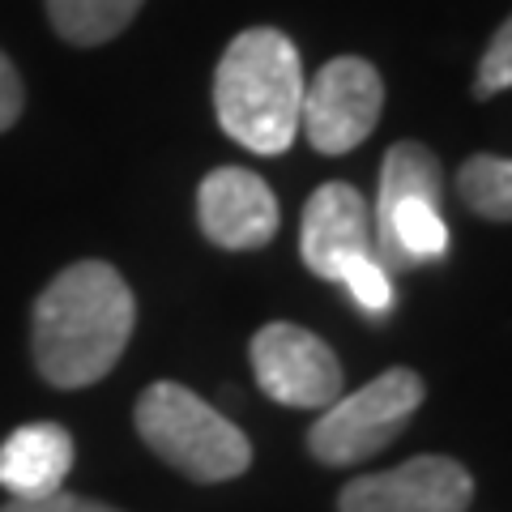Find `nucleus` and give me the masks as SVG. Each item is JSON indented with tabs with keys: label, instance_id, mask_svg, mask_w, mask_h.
Listing matches in <instances>:
<instances>
[{
	"label": "nucleus",
	"instance_id": "obj_16",
	"mask_svg": "<svg viewBox=\"0 0 512 512\" xmlns=\"http://www.w3.org/2000/svg\"><path fill=\"white\" fill-rule=\"evenodd\" d=\"M0 512H116L99 500H86V495H69V491H52V495H39V500H9Z\"/></svg>",
	"mask_w": 512,
	"mask_h": 512
},
{
	"label": "nucleus",
	"instance_id": "obj_11",
	"mask_svg": "<svg viewBox=\"0 0 512 512\" xmlns=\"http://www.w3.org/2000/svg\"><path fill=\"white\" fill-rule=\"evenodd\" d=\"M73 470V436L60 423H26L0 444V487L9 500H39L64 487Z\"/></svg>",
	"mask_w": 512,
	"mask_h": 512
},
{
	"label": "nucleus",
	"instance_id": "obj_4",
	"mask_svg": "<svg viewBox=\"0 0 512 512\" xmlns=\"http://www.w3.org/2000/svg\"><path fill=\"white\" fill-rule=\"evenodd\" d=\"M137 436L197 483H227L252 461L244 431L175 380H158L137 397Z\"/></svg>",
	"mask_w": 512,
	"mask_h": 512
},
{
	"label": "nucleus",
	"instance_id": "obj_9",
	"mask_svg": "<svg viewBox=\"0 0 512 512\" xmlns=\"http://www.w3.org/2000/svg\"><path fill=\"white\" fill-rule=\"evenodd\" d=\"M197 222L205 239L227 252L265 248L278 235V197L256 171L218 167L197 188Z\"/></svg>",
	"mask_w": 512,
	"mask_h": 512
},
{
	"label": "nucleus",
	"instance_id": "obj_17",
	"mask_svg": "<svg viewBox=\"0 0 512 512\" xmlns=\"http://www.w3.org/2000/svg\"><path fill=\"white\" fill-rule=\"evenodd\" d=\"M22 107H26V90H22V77L18 69H13V60L0 52V133L5 128L18 124L22 116Z\"/></svg>",
	"mask_w": 512,
	"mask_h": 512
},
{
	"label": "nucleus",
	"instance_id": "obj_2",
	"mask_svg": "<svg viewBox=\"0 0 512 512\" xmlns=\"http://www.w3.org/2000/svg\"><path fill=\"white\" fill-rule=\"evenodd\" d=\"M303 86L308 82L299 52L282 30H239L214 73V111L222 133L252 154H286L299 137Z\"/></svg>",
	"mask_w": 512,
	"mask_h": 512
},
{
	"label": "nucleus",
	"instance_id": "obj_5",
	"mask_svg": "<svg viewBox=\"0 0 512 512\" xmlns=\"http://www.w3.org/2000/svg\"><path fill=\"white\" fill-rule=\"evenodd\" d=\"M423 406V380L410 367H389L359 393L338 397L308 431V448L325 466H359L389 448Z\"/></svg>",
	"mask_w": 512,
	"mask_h": 512
},
{
	"label": "nucleus",
	"instance_id": "obj_15",
	"mask_svg": "<svg viewBox=\"0 0 512 512\" xmlns=\"http://www.w3.org/2000/svg\"><path fill=\"white\" fill-rule=\"evenodd\" d=\"M500 90H512V18L491 35L474 77V99H495Z\"/></svg>",
	"mask_w": 512,
	"mask_h": 512
},
{
	"label": "nucleus",
	"instance_id": "obj_12",
	"mask_svg": "<svg viewBox=\"0 0 512 512\" xmlns=\"http://www.w3.org/2000/svg\"><path fill=\"white\" fill-rule=\"evenodd\" d=\"M146 0H47L56 35L73 47H99L128 30Z\"/></svg>",
	"mask_w": 512,
	"mask_h": 512
},
{
	"label": "nucleus",
	"instance_id": "obj_10",
	"mask_svg": "<svg viewBox=\"0 0 512 512\" xmlns=\"http://www.w3.org/2000/svg\"><path fill=\"white\" fill-rule=\"evenodd\" d=\"M299 252L303 265L325 282H338L342 265L355 261V256H376L372 210L359 197V188L333 180L312 192L299 222Z\"/></svg>",
	"mask_w": 512,
	"mask_h": 512
},
{
	"label": "nucleus",
	"instance_id": "obj_13",
	"mask_svg": "<svg viewBox=\"0 0 512 512\" xmlns=\"http://www.w3.org/2000/svg\"><path fill=\"white\" fill-rule=\"evenodd\" d=\"M461 201L470 205L478 218L512 222V158L474 154L457 175Z\"/></svg>",
	"mask_w": 512,
	"mask_h": 512
},
{
	"label": "nucleus",
	"instance_id": "obj_3",
	"mask_svg": "<svg viewBox=\"0 0 512 512\" xmlns=\"http://www.w3.org/2000/svg\"><path fill=\"white\" fill-rule=\"evenodd\" d=\"M444 171L419 141H397L384 154L380 192L372 210L376 256L384 269H414L448 252V222L440 214Z\"/></svg>",
	"mask_w": 512,
	"mask_h": 512
},
{
	"label": "nucleus",
	"instance_id": "obj_14",
	"mask_svg": "<svg viewBox=\"0 0 512 512\" xmlns=\"http://www.w3.org/2000/svg\"><path fill=\"white\" fill-rule=\"evenodd\" d=\"M338 282L346 286L350 299H355L363 312L384 316L393 308V282H389V269L380 265V256H355V261H346Z\"/></svg>",
	"mask_w": 512,
	"mask_h": 512
},
{
	"label": "nucleus",
	"instance_id": "obj_6",
	"mask_svg": "<svg viewBox=\"0 0 512 512\" xmlns=\"http://www.w3.org/2000/svg\"><path fill=\"white\" fill-rule=\"evenodd\" d=\"M384 111V82L372 60L363 56H338L303 86V111L299 133L320 154H350L372 137V128Z\"/></svg>",
	"mask_w": 512,
	"mask_h": 512
},
{
	"label": "nucleus",
	"instance_id": "obj_1",
	"mask_svg": "<svg viewBox=\"0 0 512 512\" xmlns=\"http://www.w3.org/2000/svg\"><path fill=\"white\" fill-rule=\"evenodd\" d=\"M137 303L107 261H77L35 303V363L56 389L99 384L133 338Z\"/></svg>",
	"mask_w": 512,
	"mask_h": 512
},
{
	"label": "nucleus",
	"instance_id": "obj_7",
	"mask_svg": "<svg viewBox=\"0 0 512 512\" xmlns=\"http://www.w3.org/2000/svg\"><path fill=\"white\" fill-rule=\"evenodd\" d=\"M252 372L265 397L295 410H325L342 397V363L316 333L274 320L252 338Z\"/></svg>",
	"mask_w": 512,
	"mask_h": 512
},
{
	"label": "nucleus",
	"instance_id": "obj_8",
	"mask_svg": "<svg viewBox=\"0 0 512 512\" xmlns=\"http://www.w3.org/2000/svg\"><path fill=\"white\" fill-rule=\"evenodd\" d=\"M474 478L453 457H410L406 466L355 478L338 508L342 512H466Z\"/></svg>",
	"mask_w": 512,
	"mask_h": 512
}]
</instances>
